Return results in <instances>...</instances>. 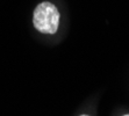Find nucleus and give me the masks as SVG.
I'll list each match as a JSON object with an SVG mask.
<instances>
[{
    "label": "nucleus",
    "mask_w": 129,
    "mask_h": 116,
    "mask_svg": "<svg viewBox=\"0 0 129 116\" xmlns=\"http://www.w3.org/2000/svg\"><path fill=\"white\" fill-rule=\"evenodd\" d=\"M33 23L40 33L55 34L59 23V12L57 7L48 1L37 5L34 9Z\"/></svg>",
    "instance_id": "nucleus-1"
},
{
    "label": "nucleus",
    "mask_w": 129,
    "mask_h": 116,
    "mask_svg": "<svg viewBox=\"0 0 129 116\" xmlns=\"http://www.w3.org/2000/svg\"><path fill=\"white\" fill-rule=\"evenodd\" d=\"M80 116H88V115H80Z\"/></svg>",
    "instance_id": "nucleus-2"
},
{
    "label": "nucleus",
    "mask_w": 129,
    "mask_h": 116,
    "mask_svg": "<svg viewBox=\"0 0 129 116\" xmlns=\"http://www.w3.org/2000/svg\"><path fill=\"white\" fill-rule=\"evenodd\" d=\"M123 116H129V114H128V115H123Z\"/></svg>",
    "instance_id": "nucleus-3"
}]
</instances>
